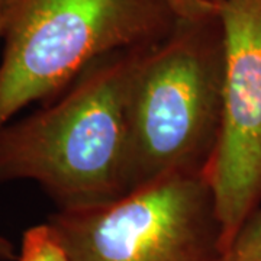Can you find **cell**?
Returning <instances> with one entry per match:
<instances>
[{
    "mask_svg": "<svg viewBox=\"0 0 261 261\" xmlns=\"http://www.w3.org/2000/svg\"><path fill=\"white\" fill-rule=\"evenodd\" d=\"M183 0H12L0 61V129L31 103L54 100L94 61L152 45Z\"/></svg>",
    "mask_w": 261,
    "mask_h": 261,
    "instance_id": "3",
    "label": "cell"
},
{
    "mask_svg": "<svg viewBox=\"0 0 261 261\" xmlns=\"http://www.w3.org/2000/svg\"><path fill=\"white\" fill-rule=\"evenodd\" d=\"M16 261H70L63 240L51 222L34 225L22 235Z\"/></svg>",
    "mask_w": 261,
    "mask_h": 261,
    "instance_id": "6",
    "label": "cell"
},
{
    "mask_svg": "<svg viewBox=\"0 0 261 261\" xmlns=\"http://www.w3.org/2000/svg\"><path fill=\"white\" fill-rule=\"evenodd\" d=\"M48 222L70 261H221L206 174L176 176L108 205L57 211Z\"/></svg>",
    "mask_w": 261,
    "mask_h": 261,
    "instance_id": "4",
    "label": "cell"
},
{
    "mask_svg": "<svg viewBox=\"0 0 261 261\" xmlns=\"http://www.w3.org/2000/svg\"><path fill=\"white\" fill-rule=\"evenodd\" d=\"M221 261H261V207L243 225Z\"/></svg>",
    "mask_w": 261,
    "mask_h": 261,
    "instance_id": "7",
    "label": "cell"
},
{
    "mask_svg": "<svg viewBox=\"0 0 261 261\" xmlns=\"http://www.w3.org/2000/svg\"><path fill=\"white\" fill-rule=\"evenodd\" d=\"M225 68L219 5L183 0L170 34L144 49L135 71L129 193L176 176L206 174L219 140Z\"/></svg>",
    "mask_w": 261,
    "mask_h": 261,
    "instance_id": "2",
    "label": "cell"
},
{
    "mask_svg": "<svg viewBox=\"0 0 261 261\" xmlns=\"http://www.w3.org/2000/svg\"><path fill=\"white\" fill-rule=\"evenodd\" d=\"M0 260L2 261H15L18 260V255L15 251L13 244L8 238L0 235Z\"/></svg>",
    "mask_w": 261,
    "mask_h": 261,
    "instance_id": "8",
    "label": "cell"
},
{
    "mask_svg": "<svg viewBox=\"0 0 261 261\" xmlns=\"http://www.w3.org/2000/svg\"><path fill=\"white\" fill-rule=\"evenodd\" d=\"M218 5L226 68L219 140L206 178L224 254L261 206V0Z\"/></svg>",
    "mask_w": 261,
    "mask_h": 261,
    "instance_id": "5",
    "label": "cell"
},
{
    "mask_svg": "<svg viewBox=\"0 0 261 261\" xmlns=\"http://www.w3.org/2000/svg\"><path fill=\"white\" fill-rule=\"evenodd\" d=\"M147 47L94 61L54 100L6 123L0 183L35 181L57 211L97 207L128 195L130 90Z\"/></svg>",
    "mask_w": 261,
    "mask_h": 261,
    "instance_id": "1",
    "label": "cell"
},
{
    "mask_svg": "<svg viewBox=\"0 0 261 261\" xmlns=\"http://www.w3.org/2000/svg\"><path fill=\"white\" fill-rule=\"evenodd\" d=\"M209 2H214V3H219V2H222V0H209Z\"/></svg>",
    "mask_w": 261,
    "mask_h": 261,
    "instance_id": "10",
    "label": "cell"
},
{
    "mask_svg": "<svg viewBox=\"0 0 261 261\" xmlns=\"http://www.w3.org/2000/svg\"><path fill=\"white\" fill-rule=\"evenodd\" d=\"M12 0H0V39L3 38L5 27H6V20H8V13Z\"/></svg>",
    "mask_w": 261,
    "mask_h": 261,
    "instance_id": "9",
    "label": "cell"
}]
</instances>
